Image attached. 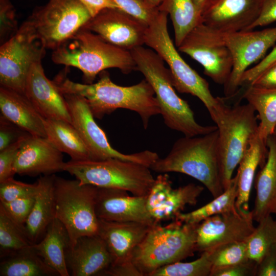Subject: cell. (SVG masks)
<instances>
[{"instance_id":"1","label":"cell","mask_w":276,"mask_h":276,"mask_svg":"<svg viewBox=\"0 0 276 276\" xmlns=\"http://www.w3.org/2000/svg\"><path fill=\"white\" fill-rule=\"evenodd\" d=\"M62 72L54 80L61 93L74 94L85 98L95 118L100 119L117 109L134 111L140 116L146 129L150 118L160 114L154 91L149 82L123 86L113 83L105 71L100 73L96 83L82 84L71 81Z\"/></svg>"},{"instance_id":"2","label":"cell","mask_w":276,"mask_h":276,"mask_svg":"<svg viewBox=\"0 0 276 276\" xmlns=\"http://www.w3.org/2000/svg\"><path fill=\"white\" fill-rule=\"evenodd\" d=\"M150 168L160 173L178 172L202 183L214 198L224 191L218 149V130L177 140L168 154L158 158Z\"/></svg>"},{"instance_id":"3","label":"cell","mask_w":276,"mask_h":276,"mask_svg":"<svg viewBox=\"0 0 276 276\" xmlns=\"http://www.w3.org/2000/svg\"><path fill=\"white\" fill-rule=\"evenodd\" d=\"M130 52L136 70L144 75L154 91L167 127L186 136L203 135L217 129L216 125L203 126L197 122L188 102L176 94L170 71L158 54L143 45Z\"/></svg>"},{"instance_id":"4","label":"cell","mask_w":276,"mask_h":276,"mask_svg":"<svg viewBox=\"0 0 276 276\" xmlns=\"http://www.w3.org/2000/svg\"><path fill=\"white\" fill-rule=\"evenodd\" d=\"M52 60L80 70L86 84L93 83L107 68H117L125 74L136 70L130 51L114 45L84 28L53 50Z\"/></svg>"},{"instance_id":"5","label":"cell","mask_w":276,"mask_h":276,"mask_svg":"<svg viewBox=\"0 0 276 276\" xmlns=\"http://www.w3.org/2000/svg\"><path fill=\"white\" fill-rule=\"evenodd\" d=\"M167 16V13L160 10L148 26L144 44L154 51L167 64L175 89L180 93L198 98L216 124L223 114L227 105L224 99L213 95L208 81L180 55L168 32Z\"/></svg>"},{"instance_id":"6","label":"cell","mask_w":276,"mask_h":276,"mask_svg":"<svg viewBox=\"0 0 276 276\" xmlns=\"http://www.w3.org/2000/svg\"><path fill=\"white\" fill-rule=\"evenodd\" d=\"M199 224V223H198ZM198 224L174 220L165 225H151L134 250L131 261L142 276L194 255Z\"/></svg>"},{"instance_id":"7","label":"cell","mask_w":276,"mask_h":276,"mask_svg":"<svg viewBox=\"0 0 276 276\" xmlns=\"http://www.w3.org/2000/svg\"><path fill=\"white\" fill-rule=\"evenodd\" d=\"M144 165L110 158L65 162L63 171L75 176L81 185L123 190L132 195L147 196L155 179Z\"/></svg>"},{"instance_id":"8","label":"cell","mask_w":276,"mask_h":276,"mask_svg":"<svg viewBox=\"0 0 276 276\" xmlns=\"http://www.w3.org/2000/svg\"><path fill=\"white\" fill-rule=\"evenodd\" d=\"M97 191L98 187L81 185L76 179L55 176V218L66 228L71 246L82 236L98 233L99 219L96 213Z\"/></svg>"},{"instance_id":"9","label":"cell","mask_w":276,"mask_h":276,"mask_svg":"<svg viewBox=\"0 0 276 276\" xmlns=\"http://www.w3.org/2000/svg\"><path fill=\"white\" fill-rule=\"evenodd\" d=\"M257 116L249 103L227 105L216 125L218 130V149L224 190L230 185L233 174L245 154L258 129Z\"/></svg>"},{"instance_id":"10","label":"cell","mask_w":276,"mask_h":276,"mask_svg":"<svg viewBox=\"0 0 276 276\" xmlns=\"http://www.w3.org/2000/svg\"><path fill=\"white\" fill-rule=\"evenodd\" d=\"M45 49L28 17L17 32L1 45V86L25 94L28 73L33 64L41 61Z\"/></svg>"},{"instance_id":"11","label":"cell","mask_w":276,"mask_h":276,"mask_svg":"<svg viewBox=\"0 0 276 276\" xmlns=\"http://www.w3.org/2000/svg\"><path fill=\"white\" fill-rule=\"evenodd\" d=\"M29 18L46 49H56L91 18L78 0H49Z\"/></svg>"},{"instance_id":"12","label":"cell","mask_w":276,"mask_h":276,"mask_svg":"<svg viewBox=\"0 0 276 276\" xmlns=\"http://www.w3.org/2000/svg\"><path fill=\"white\" fill-rule=\"evenodd\" d=\"M75 128L85 145L91 160L119 158L146 165H151L159 158L158 154L144 150L126 154L114 149L110 144L104 131L95 120L90 108L83 97L74 94H63Z\"/></svg>"},{"instance_id":"13","label":"cell","mask_w":276,"mask_h":276,"mask_svg":"<svg viewBox=\"0 0 276 276\" xmlns=\"http://www.w3.org/2000/svg\"><path fill=\"white\" fill-rule=\"evenodd\" d=\"M177 48L200 63L204 74L215 83L224 85L227 82L233 60L224 34L200 22Z\"/></svg>"},{"instance_id":"14","label":"cell","mask_w":276,"mask_h":276,"mask_svg":"<svg viewBox=\"0 0 276 276\" xmlns=\"http://www.w3.org/2000/svg\"><path fill=\"white\" fill-rule=\"evenodd\" d=\"M233 64L227 82L223 85L226 98L237 94L241 77L252 63L262 59L276 42V26L262 30L243 31L224 34Z\"/></svg>"},{"instance_id":"15","label":"cell","mask_w":276,"mask_h":276,"mask_svg":"<svg viewBox=\"0 0 276 276\" xmlns=\"http://www.w3.org/2000/svg\"><path fill=\"white\" fill-rule=\"evenodd\" d=\"M251 211L238 210L210 217L196 228V250L201 253L222 244L246 241L254 230Z\"/></svg>"},{"instance_id":"16","label":"cell","mask_w":276,"mask_h":276,"mask_svg":"<svg viewBox=\"0 0 276 276\" xmlns=\"http://www.w3.org/2000/svg\"><path fill=\"white\" fill-rule=\"evenodd\" d=\"M148 25L119 9H106L83 28L107 42L129 51L144 44Z\"/></svg>"},{"instance_id":"17","label":"cell","mask_w":276,"mask_h":276,"mask_svg":"<svg viewBox=\"0 0 276 276\" xmlns=\"http://www.w3.org/2000/svg\"><path fill=\"white\" fill-rule=\"evenodd\" d=\"M204 188L190 183L173 189L167 173L158 175L146 196L148 211L155 223L174 220L188 205H195Z\"/></svg>"},{"instance_id":"18","label":"cell","mask_w":276,"mask_h":276,"mask_svg":"<svg viewBox=\"0 0 276 276\" xmlns=\"http://www.w3.org/2000/svg\"><path fill=\"white\" fill-rule=\"evenodd\" d=\"M263 0H211L202 22L223 34L248 30L258 18Z\"/></svg>"},{"instance_id":"19","label":"cell","mask_w":276,"mask_h":276,"mask_svg":"<svg viewBox=\"0 0 276 276\" xmlns=\"http://www.w3.org/2000/svg\"><path fill=\"white\" fill-rule=\"evenodd\" d=\"M62 152L47 137L27 135L22 140L14 165L15 174L36 176L63 171Z\"/></svg>"},{"instance_id":"20","label":"cell","mask_w":276,"mask_h":276,"mask_svg":"<svg viewBox=\"0 0 276 276\" xmlns=\"http://www.w3.org/2000/svg\"><path fill=\"white\" fill-rule=\"evenodd\" d=\"M96 213L99 219L106 221L156 223L148 211L146 196H130L121 189L98 187Z\"/></svg>"},{"instance_id":"21","label":"cell","mask_w":276,"mask_h":276,"mask_svg":"<svg viewBox=\"0 0 276 276\" xmlns=\"http://www.w3.org/2000/svg\"><path fill=\"white\" fill-rule=\"evenodd\" d=\"M25 95L44 119H61L72 123L63 95L45 75L41 61L33 64L27 76Z\"/></svg>"},{"instance_id":"22","label":"cell","mask_w":276,"mask_h":276,"mask_svg":"<svg viewBox=\"0 0 276 276\" xmlns=\"http://www.w3.org/2000/svg\"><path fill=\"white\" fill-rule=\"evenodd\" d=\"M136 222H116L99 219L98 234L104 241L111 258L110 266L132 262L133 252L150 227Z\"/></svg>"},{"instance_id":"23","label":"cell","mask_w":276,"mask_h":276,"mask_svg":"<svg viewBox=\"0 0 276 276\" xmlns=\"http://www.w3.org/2000/svg\"><path fill=\"white\" fill-rule=\"evenodd\" d=\"M65 257L73 276L101 275L112 262L107 246L98 234L78 238L66 248Z\"/></svg>"},{"instance_id":"24","label":"cell","mask_w":276,"mask_h":276,"mask_svg":"<svg viewBox=\"0 0 276 276\" xmlns=\"http://www.w3.org/2000/svg\"><path fill=\"white\" fill-rule=\"evenodd\" d=\"M1 115L28 133L46 137L44 119L25 94L1 86Z\"/></svg>"},{"instance_id":"25","label":"cell","mask_w":276,"mask_h":276,"mask_svg":"<svg viewBox=\"0 0 276 276\" xmlns=\"http://www.w3.org/2000/svg\"><path fill=\"white\" fill-rule=\"evenodd\" d=\"M267 156L264 165L255 177L256 198L251 211L254 221L259 222L271 214L276 204V135H270L266 140Z\"/></svg>"},{"instance_id":"26","label":"cell","mask_w":276,"mask_h":276,"mask_svg":"<svg viewBox=\"0 0 276 276\" xmlns=\"http://www.w3.org/2000/svg\"><path fill=\"white\" fill-rule=\"evenodd\" d=\"M55 174L40 176L37 182V192L31 213L25 224L26 232L31 242H38L55 218L54 191Z\"/></svg>"},{"instance_id":"27","label":"cell","mask_w":276,"mask_h":276,"mask_svg":"<svg viewBox=\"0 0 276 276\" xmlns=\"http://www.w3.org/2000/svg\"><path fill=\"white\" fill-rule=\"evenodd\" d=\"M268 153L266 143L257 135L250 142L248 148L240 161L237 177V196L236 206L239 211H249L251 190L258 166L264 165Z\"/></svg>"},{"instance_id":"28","label":"cell","mask_w":276,"mask_h":276,"mask_svg":"<svg viewBox=\"0 0 276 276\" xmlns=\"http://www.w3.org/2000/svg\"><path fill=\"white\" fill-rule=\"evenodd\" d=\"M38 255L60 276H68L65 252L70 246L68 232L63 223L55 218L48 226L43 238L33 244Z\"/></svg>"},{"instance_id":"29","label":"cell","mask_w":276,"mask_h":276,"mask_svg":"<svg viewBox=\"0 0 276 276\" xmlns=\"http://www.w3.org/2000/svg\"><path fill=\"white\" fill-rule=\"evenodd\" d=\"M9 252L0 264L1 276L58 275L38 255L33 246Z\"/></svg>"},{"instance_id":"30","label":"cell","mask_w":276,"mask_h":276,"mask_svg":"<svg viewBox=\"0 0 276 276\" xmlns=\"http://www.w3.org/2000/svg\"><path fill=\"white\" fill-rule=\"evenodd\" d=\"M46 137L71 159H89L88 150L72 123L61 119H44Z\"/></svg>"},{"instance_id":"31","label":"cell","mask_w":276,"mask_h":276,"mask_svg":"<svg viewBox=\"0 0 276 276\" xmlns=\"http://www.w3.org/2000/svg\"><path fill=\"white\" fill-rule=\"evenodd\" d=\"M258 113L257 136L266 143L276 126V88L266 89L253 86L246 87L242 95Z\"/></svg>"},{"instance_id":"32","label":"cell","mask_w":276,"mask_h":276,"mask_svg":"<svg viewBox=\"0 0 276 276\" xmlns=\"http://www.w3.org/2000/svg\"><path fill=\"white\" fill-rule=\"evenodd\" d=\"M158 7L171 17L177 48L187 35L202 22L201 12L192 0H162Z\"/></svg>"},{"instance_id":"33","label":"cell","mask_w":276,"mask_h":276,"mask_svg":"<svg viewBox=\"0 0 276 276\" xmlns=\"http://www.w3.org/2000/svg\"><path fill=\"white\" fill-rule=\"evenodd\" d=\"M237 177H233L228 187L218 196L203 206L188 213H181L175 220L183 223L198 224L214 215L237 210Z\"/></svg>"},{"instance_id":"34","label":"cell","mask_w":276,"mask_h":276,"mask_svg":"<svg viewBox=\"0 0 276 276\" xmlns=\"http://www.w3.org/2000/svg\"><path fill=\"white\" fill-rule=\"evenodd\" d=\"M33 244L26 228L18 225L0 204V246L2 257Z\"/></svg>"},{"instance_id":"35","label":"cell","mask_w":276,"mask_h":276,"mask_svg":"<svg viewBox=\"0 0 276 276\" xmlns=\"http://www.w3.org/2000/svg\"><path fill=\"white\" fill-rule=\"evenodd\" d=\"M258 223V225L246 240L248 258L258 263L264 255L276 242V220L268 215Z\"/></svg>"},{"instance_id":"36","label":"cell","mask_w":276,"mask_h":276,"mask_svg":"<svg viewBox=\"0 0 276 276\" xmlns=\"http://www.w3.org/2000/svg\"><path fill=\"white\" fill-rule=\"evenodd\" d=\"M211 270L209 254L204 251L194 261L168 264L156 269L149 276H210Z\"/></svg>"},{"instance_id":"37","label":"cell","mask_w":276,"mask_h":276,"mask_svg":"<svg viewBox=\"0 0 276 276\" xmlns=\"http://www.w3.org/2000/svg\"><path fill=\"white\" fill-rule=\"evenodd\" d=\"M206 252L212 264L211 271L249 259L246 241L222 244Z\"/></svg>"},{"instance_id":"38","label":"cell","mask_w":276,"mask_h":276,"mask_svg":"<svg viewBox=\"0 0 276 276\" xmlns=\"http://www.w3.org/2000/svg\"><path fill=\"white\" fill-rule=\"evenodd\" d=\"M38 186L37 182L27 183L10 178L0 182V200L5 202L16 199L35 197Z\"/></svg>"},{"instance_id":"39","label":"cell","mask_w":276,"mask_h":276,"mask_svg":"<svg viewBox=\"0 0 276 276\" xmlns=\"http://www.w3.org/2000/svg\"><path fill=\"white\" fill-rule=\"evenodd\" d=\"M119 9L144 22L148 26L155 19L160 10L150 5L146 0H113Z\"/></svg>"},{"instance_id":"40","label":"cell","mask_w":276,"mask_h":276,"mask_svg":"<svg viewBox=\"0 0 276 276\" xmlns=\"http://www.w3.org/2000/svg\"><path fill=\"white\" fill-rule=\"evenodd\" d=\"M15 10L10 0H0V40L3 44L18 31Z\"/></svg>"},{"instance_id":"41","label":"cell","mask_w":276,"mask_h":276,"mask_svg":"<svg viewBox=\"0 0 276 276\" xmlns=\"http://www.w3.org/2000/svg\"><path fill=\"white\" fill-rule=\"evenodd\" d=\"M34 200L35 197L20 198L8 202L0 200V204L18 225L26 228L25 224L33 208Z\"/></svg>"},{"instance_id":"42","label":"cell","mask_w":276,"mask_h":276,"mask_svg":"<svg viewBox=\"0 0 276 276\" xmlns=\"http://www.w3.org/2000/svg\"><path fill=\"white\" fill-rule=\"evenodd\" d=\"M25 137L0 151V182L14 177L15 174L14 165L21 142Z\"/></svg>"},{"instance_id":"43","label":"cell","mask_w":276,"mask_h":276,"mask_svg":"<svg viewBox=\"0 0 276 276\" xmlns=\"http://www.w3.org/2000/svg\"><path fill=\"white\" fill-rule=\"evenodd\" d=\"M29 134L1 114L0 151Z\"/></svg>"},{"instance_id":"44","label":"cell","mask_w":276,"mask_h":276,"mask_svg":"<svg viewBox=\"0 0 276 276\" xmlns=\"http://www.w3.org/2000/svg\"><path fill=\"white\" fill-rule=\"evenodd\" d=\"M258 263L246 261L211 271L210 276H256Z\"/></svg>"},{"instance_id":"45","label":"cell","mask_w":276,"mask_h":276,"mask_svg":"<svg viewBox=\"0 0 276 276\" xmlns=\"http://www.w3.org/2000/svg\"><path fill=\"white\" fill-rule=\"evenodd\" d=\"M276 62V46L252 67L248 68L243 74L240 86H248L266 69Z\"/></svg>"},{"instance_id":"46","label":"cell","mask_w":276,"mask_h":276,"mask_svg":"<svg viewBox=\"0 0 276 276\" xmlns=\"http://www.w3.org/2000/svg\"><path fill=\"white\" fill-rule=\"evenodd\" d=\"M256 276H276V242L258 263Z\"/></svg>"},{"instance_id":"47","label":"cell","mask_w":276,"mask_h":276,"mask_svg":"<svg viewBox=\"0 0 276 276\" xmlns=\"http://www.w3.org/2000/svg\"><path fill=\"white\" fill-rule=\"evenodd\" d=\"M276 21V0H263L260 14L248 30Z\"/></svg>"},{"instance_id":"48","label":"cell","mask_w":276,"mask_h":276,"mask_svg":"<svg viewBox=\"0 0 276 276\" xmlns=\"http://www.w3.org/2000/svg\"><path fill=\"white\" fill-rule=\"evenodd\" d=\"M249 86L266 89L276 88V62L262 73Z\"/></svg>"},{"instance_id":"49","label":"cell","mask_w":276,"mask_h":276,"mask_svg":"<svg viewBox=\"0 0 276 276\" xmlns=\"http://www.w3.org/2000/svg\"><path fill=\"white\" fill-rule=\"evenodd\" d=\"M86 9L91 18L106 9H119L113 0H78Z\"/></svg>"},{"instance_id":"50","label":"cell","mask_w":276,"mask_h":276,"mask_svg":"<svg viewBox=\"0 0 276 276\" xmlns=\"http://www.w3.org/2000/svg\"><path fill=\"white\" fill-rule=\"evenodd\" d=\"M101 275L142 276L132 262L118 266H110Z\"/></svg>"},{"instance_id":"51","label":"cell","mask_w":276,"mask_h":276,"mask_svg":"<svg viewBox=\"0 0 276 276\" xmlns=\"http://www.w3.org/2000/svg\"><path fill=\"white\" fill-rule=\"evenodd\" d=\"M196 7L201 12L211 0H192Z\"/></svg>"},{"instance_id":"52","label":"cell","mask_w":276,"mask_h":276,"mask_svg":"<svg viewBox=\"0 0 276 276\" xmlns=\"http://www.w3.org/2000/svg\"><path fill=\"white\" fill-rule=\"evenodd\" d=\"M146 2L153 7H158L162 0H146Z\"/></svg>"},{"instance_id":"53","label":"cell","mask_w":276,"mask_h":276,"mask_svg":"<svg viewBox=\"0 0 276 276\" xmlns=\"http://www.w3.org/2000/svg\"><path fill=\"white\" fill-rule=\"evenodd\" d=\"M271 213H274L276 214V204L274 206L271 210Z\"/></svg>"},{"instance_id":"54","label":"cell","mask_w":276,"mask_h":276,"mask_svg":"<svg viewBox=\"0 0 276 276\" xmlns=\"http://www.w3.org/2000/svg\"><path fill=\"white\" fill-rule=\"evenodd\" d=\"M274 134H275L276 135V126L274 128V132H273V133Z\"/></svg>"}]
</instances>
